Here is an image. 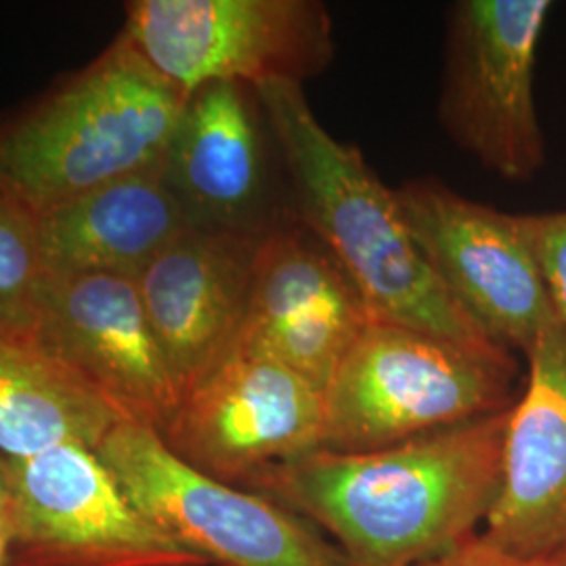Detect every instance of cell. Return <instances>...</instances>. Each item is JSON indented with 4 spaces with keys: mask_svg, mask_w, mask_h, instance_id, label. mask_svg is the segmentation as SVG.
<instances>
[{
    "mask_svg": "<svg viewBox=\"0 0 566 566\" xmlns=\"http://www.w3.org/2000/svg\"><path fill=\"white\" fill-rule=\"evenodd\" d=\"M507 411L361 453L317 449L252 486L327 531L353 566H418L464 544L497 502Z\"/></svg>",
    "mask_w": 566,
    "mask_h": 566,
    "instance_id": "cell-1",
    "label": "cell"
},
{
    "mask_svg": "<svg viewBox=\"0 0 566 566\" xmlns=\"http://www.w3.org/2000/svg\"><path fill=\"white\" fill-rule=\"evenodd\" d=\"M254 91L290 177L294 221L332 252L371 319L465 346H502L449 294L405 223L397 193L378 179L357 145L325 128L303 86L264 82Z\"/></svg>",
    "mask_w": 566,
    "mask_h": 566,
    "instance_id": "cell-2",
    "label": "cell"
},
{
    "mask_svg": "<svg viewBox=\"0 0 566 566\" xmlns=\"http://www.w3.org/2000/svg\"><path fill=\"white\" fill-rule=\"evenodd\" d=\"M187 105L120 39L82 78L0 137V189L42 214L164 168Z\"/></svg>",
    "mask_w": 566,
    "mask_h": 566,
    "instance_id": "cell-3",
    "label": "cell"
},
{
    "mask_svg": "<svg viewBox=\"0 0 566 566\" xmlns=\"http://www.w3.org/2000/svg\"><path fill=\"white\" fill-rule=\"evenodd\" d=\"M516 376L504 346L476 348L371 319L325 386L322 449L378 451L502 413L516 403Z\"/></svg>",
    "mask_w": 566,
    "mask_h": 566,
    "instance_id": "cell-4",
    "label": "cell"
},
{
    "mask_svg": "<svg viewBox=\"0 0 566 566\" xmlns=\"http://www.w3.org/2000/svg\"><path fill=\"white\" fill-rule=\"evenodd\" d=\"M95 451L139 512L203 565L353 566L301 514L185 464L154 426L122 420Z\"/></svg>",
    "mask_w": 566,
    "mask_h": 566,
    "instance_id": "cell-5",
    "label": "cell"
},
{
    "mask_svg": "<svg viewBox=\"0 0 566 566\" xmlns=\"http://www.w3.org/2000/svg\"><path fill=\"white\" fill-rule=\"evenodd\" d=\"M122 39L189 99L212 82L301 84L336 55L319 0H137Z\"/></svg>",
    "mask_w": 566,
    "mask_h": 566,
    "instance_id": "cell-6",
    "label": "cell"
},
{
    "mask_svg": "<svg viewBox=\"0 0 566 566\" xmlns=\"http://www.w3.org/2000/svg\"><path fill=\"white\" fill-rule=\"evenodd\" d=\"M552 2L460 0L449 9L439 118L451 142L506 181L546 164L535 63Z\"/></svg>",
    "mask_w": 566,
    "mask_h": 566,
    "instance_id": "cell-7",
    "label": "cell"
},
{
    "mask_svg": "<svg viewBox=\"0 0 566 566\" xmlns=\"http://www.w3.org/2000/svg\"><path fill=\"white\" fill-rule=\"evenodd\" d=\"M9 566H206L154 525L91 447L4 458Z\"/></svg>",
    "mask_w": 566,
    "mask_h": 566,
    "instance_id": "cell-8",
    "label": "cell"
},
{
    "mask_svg": "<svg viewBox=\"0 0 566 566\" xmlns=\"http://www.w3.org/2000/svg\"><path fill=\"white\" fill-rule=\"evenodd\" d=\"M324 390L290 367L233 350L158 430L185 464L250 491L277 465L324 443Z\"/></svg>",
    "mask_w": 566,
    "mask_h": 566,
    "instance_id": "cell-9",
    "label": "cell"
},
{
    "mask_svg": "<svg viewBox=\"0 0 566 566\" xmlns=\"http://www.w3.org/2000/svg\"><path fill=\"white\" fill-rule=\"evenodd\" d=\"M395 193L413 240L449 294L495 343L528 355L558 319L525 214L472 202L434 179L405 182Z\"/></svg>",
    "mask_w": 566,
    "mask_h": 566,
    "instance_id": "cell-10",
    "label": "cell"
},
{
    "mask_svg": "<svg viewBox=\"0 0 566 566\" xmlns=\"http://www.w3.org/2000/svg\"><path fill=\"white\" fill-rule=\"evenodd\" d=\"M30 346L74 371L126 420L160 430L181 401L130 275L49 277Z\"/></svg>",
    "mask_w": 566,
    "mask_h": 566,
    "instance_id": "cell-11",
    "label": "cell"
},
{
    "mask_svg": "<svg viewBox=\"0 0 566 566\" xmlns=\"http://www.w3.org/2000/svg\"><path fill=\"white\" fill-rule=\"evenodd\" d=\"M371 322L332 252L292 221L266 233L235 350L290 367L325 390Z\"/></svg>",
    "mask_w": 566,
    "mask_h": 566,
    "instance_id": "cell-12",
    "label": "cell"
},
{
    "mask_svg": "<svg viewBox=\"0 0 566 566\" xmlns=\"http://www.w3.org/2000/svg\"><path fill=\"white\" fill-rule=\"evenodd\" d=\"M266 233L191 227L135 277L181 397L235 350Z\"/></svg>",
    "mask_w": 566,
    "mask_h": 566,
    "instance_id": "cell-13",
    "label": "cell"
},
{
    "mask_svg": "<svg viewBox=\"0 0 566 566\" xmlns=\"http://www.w3.org/2000/svg\"><path fill=\"white\" fill-rule=\"evenodd\" d=\"M507 413L504 474L483 537L531 560L566 552V329L547 327Z\"/></svg>",
    "mask_w": 566,
    "mask_h": 566,
    "instance_id": "cell-14",
    "label": "cell"
},
{
    "mask_svg": "<svg viewBox=\"0 0 566 566\" xmlns=\"http://www.w3.org/2000/svg\"><path fill=\"white\" fill-rule=\"evenodd\" d=\"M263 118L242 82H212L187 99L164 179L193 227L266 233L292 223L269 210Z\"/></svg>",
    "mask_w": 566,
    "mask_h": 566,
    "instance_id": "cell-15",
    "label": "cell"
},
{
    "mask_svg": "<svg viewBox=\"0 0 566 566\" xmlns=\"http://www.w3.org/2000/svg\"><path fill=\"white\" fill-rule=\"evenodd\" d=\"M193 223L164 168L109 182L39 214L49 277L120 273L137 277Z\"/></svg>",
    "mask_w": 566,
    "mask_h": 566,
    "instance_id": "cell-16",
    "label": "cell"
},
{
    "mask_svg": "<svg viewBox=\"0 0 566 566\" xmlns=\"http://www.w3.org/2000/svg\"><path fill=\"white\" fill-rule=\"evenodd\" d=\"M122 420L74 371L0 334V455L30 458L67 443L97 449Z\"/></svg>",
    "mask_w": 566,
    "mask_h": 566,
    "instance_id": "cell-17",
    "label": "cell"
},
{
    "mask_svg": "<svg viewBox=\"0 0 566 566\" xmlns=\"http://www.w3.org/2000/svg\"><path fill=\"white\" fill-rule=\"evenodd\" d=\"M49 280L42 261L39 214L0 189V334L32 343L42 287Z\"/></svg>",
    "mask_w": 566,
    "mask_h": 566,
    "instance_id": "cell-18",
    "label": "cell"
},
{
    "mask_svg": "<svg viewBox=\"0 0 566 566\" xmlns=\"http://www.w3.org/2000/svg\"><path fill=\"white\" fill-rule=\"evenodd\" d=\"M525 219L549 303L566 329V210L525 214Z\"/></svg>",
    "mask_w": 566,
    "mask_h": 566,
    "instance_id": "cell-19",
    "label": "cell"
},
{
    "mask_svg": "<svg viewBox=\"0 0 566 566\" xmlns=\"http://www.w3.org/2000/svg\"><path fill=\"white\" fill-rule=\"evenodd\" d=\"M418 566H549L546 560H531L518 554L506 552L502 547L493 546L486 542L481 533L472 535L443 556L426 560Z\"/></svg>",
    "mask_w": 566,
    "mask_h": 566,
    "instance_id": "cell-20",
    "label": "cell"
},
{
    "mask_svg": "<svg viewBox=\"0 0 566 566\" xmlns=\"http://www.w3.org/2000/svg\"><path fill=\"white\" fill-rule=\"evenodd\" d=\"M9 542H11L9 481H7L4 455H0V566H9Z\"/></svg>",
    "mask_w": 566,
    "mask_h": 566,
    "instance_id": "cell-21",
    "label": "cell"
},
{
    "mask_svg": "<svg viewBox=\"0 0 566 566\" xmlns=\"http://www.w3.org/2000/svg\"><path fill=\"white\" fill-rule=\"evenodd\" d=\"M547 565H549V566H566V552H565V554H560V556H556V558H552V560H547Z\"/></svg>",
    "mask_w": 566,
    "mask_h": 566,
    "instance_id": "cell-22",
    "label": "cell"
}]
</instances>
